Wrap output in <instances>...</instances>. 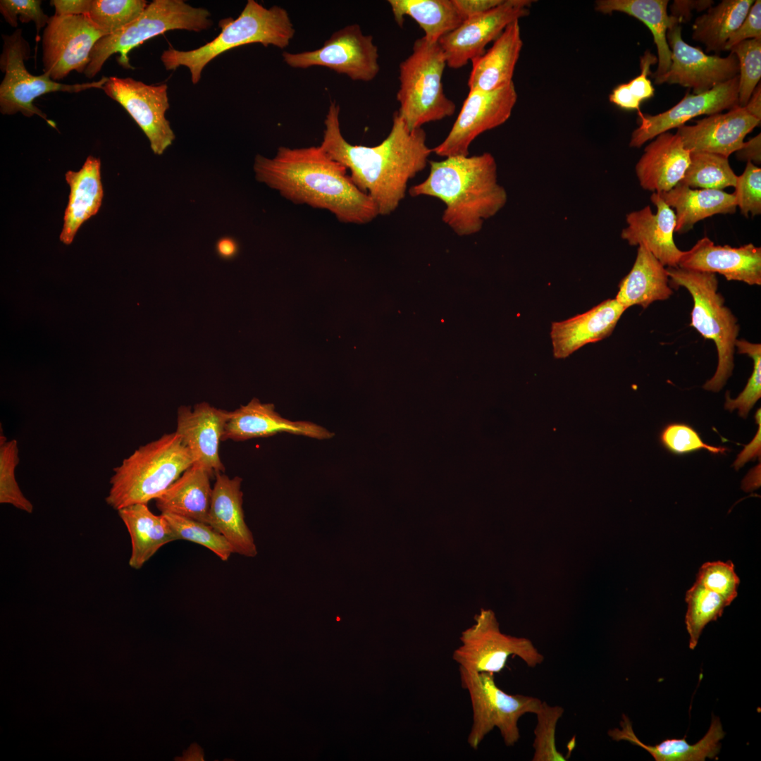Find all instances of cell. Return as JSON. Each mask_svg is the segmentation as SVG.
I'll return each mask as SVG.
<instances>
[{"label": "cell", "mask_w": 761, "mask_h": 761, "mask_svg": "<svg viewBox=\"0 0 761 761\" xmlns=\"http://www.w3.org/2000/svg\"><path fill=\"white\" fill-rule=\"evenodd\" d=\"M744 109L752 116L761 120V87L760 83L755 88Z\"/></svg>", "instance_id": "58"}, {"label": "cell", "mask_w": 761, "mask_h": 761, "mask_svg": "<svg viewBox=\"0 0 761 761\" xmlns=\"http://www.w3.org/2000/svg\"><path fill=\"white\" fill-rule=\"evenodd\" d=\"M65 178L70 187V194L60 240L69 245L82 223L94 216L101 207L104 190L100 159L89 156L79 171H68Z\"/></svg>", "instance_id": "28"}, {"label": "cell", "mask_w": 761, "mask_h": 761, "mask_svg": "<svg viewBox=\"0 0 761 761\" xmlns=\"http://www.w3.org/2000/svg\"><path fill=\"white\" fill-rule=\"evenodd\" d=\"M685 600L688 605L685 623L689 634V648L693 650L705 626L720 617L729 605L720 595L697 582L686 591Z\"/></svg>", "instance_id": "38"}, {"label": "cell", "mask_w": 761, "mask_h": 761, "mask_svg": "<svg viewBox=\"0 0 761 761\" xmlns=\"http://www.w3.org/2000/svg\"><path fill=\"white\" fill-rule=\"evenodd\" d=\"M655 138L645 148L635 169L643 189L662 193L682 180L690 163L691 152L676 133L667 131Z\"/></svg>", "instance_id": "26"}, {"label": "cell", "mask_w": 761, "mask_h": 761, "mask_svg": "<svg viewBox=\"0 0 761 761\" xmlns=\"http://www.w3.org/2000/svg\"><path fill=\"white\" fill-rule=\"evenodd\" d=\"M209 512V524L223 535L234 552L253 557L257 555L254 536L247 526L242 508V479L230 478L223 472L215 476Z\"/></svg>", "instance_id": "24"}, {"label": "cell", "mask_w": 761, "mask_h": 761, "mask_svg": "<svg viewBox=\"0 0 761 761\" xmlns=\"http://www.w3.org/2000/svg\"><path fill=\"white\" fill-rule=\"evenodd\" d=\"M620 729L608 731L609 736L616 741H626L648 751L656 761H704L713 759L719 753L720 741L725 732L717 717L712 719L711 724L703 738L695 744H690L686 736L681 739H667L655 745L643 743L635 734L629 719L622 715Z\"/></svg>", "instance_id": "29"}, {"label": "cell", "mask_w": 761, "mask_h": 761, "mask_svg": "<svg viewBox=\"0 0 761 761\" xmlns=\"http://www.w3.org/2000/svg\"><path fill=\"white\" fill-rule=\"evenodd\" d=\"M695 582L718 594L730 605L737 597L740 579L731 561H716L700 567Z\"/></svg>", "instance_id": "46"}, {"label": "cell", "mask_w": 761, "mask_h": 761, "mask_svg": "<svg viewBox=\"0 0 761 761\" xmlns=\"http://www.w3.org/2000/svg\"><path fill=\"white\" fill-rule=\"evenodd\" d=\"M671 50V66L667 73L654 78L655 83L677 84L700 94L727 82L739 73V63L731 51L726 57L709 55L682 39L681 26L674 22L667 32Z\"/></svg>", "instance_id": "15"}, {"label": "cell", "mask_w": 761, "mask_h": 761, "mask_svg": "<svg viewBox=\"0 0 761 761\" xmlns=\"http://www.w3.org/2000/svg\"><path fill=\"white\" fill-rule=\"evenodd\" d=\"M339 104L332 101L324 120L322 149L343 165L354 184L369 194L378 214L389 215L404 198L407 185L428 163L432 153L424 130H410L394 113L388 135L372 147L352 144L343 137Z\"/></svg>", "instance_id": "1"}, {"label": "cell", "mask_w": 761, "mask_h": 761, "mask_svg": "<svg viewBox=\"0 0 761 761\" xmlns=\"http://www.w3.org/2000/svg\"><path fill=\"white\" fill-rule=\"evenodd\" d=\"M712 0H674L669 6V16L679 24L689 21L694 11L700 12L714 4Z\"/></svg>", "instance_id": "51"}, {"label": "cell", "mask_w": 761, "mask_h": 761, "mask_svg": "<svg viewBox=\"0 0 761 761\" xmlns=\"http://www.w3.org/2000/svg\"><path fill=\"white\" fill-rule=\"evenodd\" d=\"M130 536V567L139 569L163 545L178 538L166 517L154 514L147 504L140 503L118 511Z\"/></svg>", "instance_id": "32"}, {"label": "cell", "mask_w": 761, "mask_h": 761, "mask_svg": "<svg viewBox=\"0 0 761 761\" xmlns=\"http://www.w3.org/2000/svg\"><path fill=\"white\" fill-rule=\"evenodd\" d=\"M729 51L739 63L738 106L744 107L761 78V39H752L734 45Z\"/></svg>", "instance_id": "43"}, {"label": "cell", "mask_w": 761, "mask_h": 761, "mask_svg": "<svg viewBox=\"0 0 761 761\" xmlns=\"http://www.w3.org/2000/svg\"><path fill=\"white\" fill-rule=\"evenodd\" d=\"M102 89L120 104L148 138L153 152L161 155L173 144L175 134L166 112L168 86L147 85L132 78L109 77Z\"/></svg>", "instance_id": "16"}, {"label": "cell", "mask_w": 761, "mask_h": 761, "mask_svg": "<svg viewBox=\"0 0 761 761\" xmlns=\"http://www.w3.org/2000/svg\"><path fill=\"white\" fill-rule=\"evenodd\" d=\"M430 172L409 190L412 197L428 196L445 204L443 221L457 235L478 233L484 221L506 204L507 194L497 180V166L488 152L431 161Z\"/></svg>", "instance_id": "3"}, {"label": "cell", "mask_w": 761, "mask_h": 761, "mask_svg": "<svg viewBox=\"0 0 761 761\" xmlns=\"http://www.w3.org/2000/svg\"><path fill=\"white\" fill-rule=\"evenodd\" d=\"M678 266L698 271L718 273L727 280L761 285V248L752 243L739 247L715 245L707 237L683 252Z\"/></svg>", "instance_id": "21"}, {"label": "cell", "mask_w": 761, "mask_h": 761, "mask_svg": "<svg viewBox=\"0 0 761 761\" xmlns=\"http://www.w3.org/2000/svg\"><path fill=\"white\" fill-rule=\"evenodd\" d=\"M147 5L145 0H92L87 16L109 35L137 18Z\"/></svg>", "instance_id": "40"}, {"label": "cell", "mask_w": 761, "mask_h": 761, "mask_svg": "<svg viewBox=\"0 0 761 761\" xmlns=\"http://www.w3.org/2000/svg\"><path fill=\"white\" fill-rule=\"evenodd\" d=\"M533 1L504 0L499 6L465 20L438 41L447 66L457 69L485 53L510 23L528 16Z\"/></svg>", "instance_id": "17"}, {"label": "cell", "mask_w": 761, "mask_h": 761, "mask_svg": "<svg viewBox=\"0 0 761 761\" xmlns=\"http://www.w3.org/2000/svg\"><path fill=\"white\" fill-rule=\"evenodd\" d=\"M214 478L194 463L155 500L161 513H171L209 524Z\"/></svg>", "instance_id": "31"}, {"label": "cell", "mask_w": 761, "mask_h": 761, "mask_svg": "<svg viewBox=\"0 0 761 761\" xmlns=\"http://www.w3.org/2000/svg\"><path fill=\"white\" fill-rule=\"evenodd\" d=\"M516 100L514 82L490 91L469 90L448 135L432 152L445 158L469 155L478 136L509 119Z\"/></svg>", "instance_id": "14"}, {"label": "cell", "mask_w": 761, "mask_h": 761, "mask_svg": "<svg viewBox=\"0 0 761 761\" xmlns=\"http://www.w3.org/2000/svg\"><path fill=\"white\" fill-rule=\"evenodd\" d=\"M737 175L728 158L707 152H691L690 163L680 182L689 187L719 190L734 187Z\"/></svg>", "instance_id": "37"}, {"label": "cell", "mask_w": 761, "mask_h": 761, "mask_svg": "<svg viewBox=\"0 0 761 761\" xmlns=\"http://www.w3.org/2000/svg\"><path fill=\"white\" fill-rule=\"evenodd\" d=\"M734 193L736 206L745 217L761 213V169L747 161L743 173L737 176Z\"/></svg>", "instance_id": "47"}, {"label": "cell", "mask_w": 761, "mask_h": 761, "mask_svg": "<svg viewBox=\"0 0 761 761\" xmlns=\"http://www.w3.org/2000/svg\"><path fill=\"white\" fill-rule=\"evenodd\" d=\"M230 414V411L216 408L205 402L193 408L180 406L178 409L175 432L189 450L194 463L201 465L213 477L225 471L219 445Z\"/></svg>", "instance_id": "19"}, {"label": "cell", "mask_w": 761, "mask_h": 761, "mask_svg": "<svg viewBox=\"0 0 761 761\" xmlns=\"http://www.w3.org/2000/svg\"><path fill=\"white\" fill-rule=\"evenodd\" d=\"M760 123L739 106L724 113H715L697 120L693 125H681L676 134L690 152H707L726 158L736 152L745 136Z\"/></svg>", "instance_id": "20"}, {"label": "cell", "mask_w": 761, "mask_h": 761, "mask_svg": "<svg viewBox=\"0 0 761 761\" xmlns=\"http://www.w3.org/2000/svg\"><path fill=\"white\" fill-rule=\"evenodd\" d=\"M609 100L621 109L628 111L636 110L638 112L641 111V103L629 93L626 83L620 84L613 89L609 96Z\"/></svg>", "instance_id": "55"}, {"label": "cell", "mask_w": 761, "mask_h": 761, "mask_svg": "<svg viewBox=\"0 0 761 761\" xmlns=\"http://www.w3.org/2000/svg\"><path fill=\"white\" fill-rule=\"evenodd\" d=\"M162 514L175 532L178 540H186L201 545L227 561L235 553L230 543L219 532L206 523L171 513Z\"/></svg>", "instance_id": "39"}, {"label": "cell", "mask_w": 761, "mask_h": 761, "mask_svg": "<svg viewBox=\"0 0 761 761\" xmlns=\"http://www.w3.org/2000/svg\"><path fill=\"white\" fill-rule=\"evenodd\" d=\"M459 670L461 686L469 694L472 709V724L467 738L469 746L478 749L495 727L506 746L514 745L520 738L519 719L527 713L536 714L542 701L533 696L505 693L497 686L494 674L462 667Z\"/></svg>", "instance_id": "9"}, {"label": "cell", "mask_w": 761, "mask_h": 761, "mask_svg": "<svg viewBox=\"0 0 761 761\" xmlns=\"http://www.w3.org/2000/svg\"><path fill=\"white\" fill-rule=\"evenodd\" d=\"M216 250L219 256L228 259L234 257L238 251L237 242L230 237H223L216 244Z\"/></svg>", "instance_id": "57"}, {"label": "cell", "mask_w": 761, "mask_h": 761, "mask_svg": "<svg viewBox=\"0 0 761 761\" xmlns=\"http://www.w3.org/2000/svg\"><path fill=\"white\" fill-rule=\"evenodd\" d=\"M474 619L475 624L462 633L461 645L452 654L459 667L495 674L504 669L512 655L517 656L531 668L543 662V655L531 640L501 632L491 610L482 609Z\"/></svg>", "instance_id": "11"}, {"label": "cell", "mask_w": 761, "mask_h": 761, "mask_svg": "<svg viewBox=\"0 0 761 761\" xmlns=\"http://www.w3.org/2000/svg\"><path fill=\"white\" fill-rule=\"evenodd\" d=\"M753 0H723L694 21L692 39L703 44L707 53L724 51L731 35L746 17Z\"/></svg>", "instance_id": "36"}, {"label": "cell", "mask_w": 761, "mask_h": 761, "mask_svg": "<svg viewBox=\"0 0 761 761\" xmlns=\"http://www.w3.org/2000/svg\"><path fill=\"white\" fill-rule=\"evenodd\" d=\"M40 0H1L0 11L6 23L16 27L18 19L21 23L33 21L35 24L37 43L39 40V32L45 27L49 17L41 8Z\"/></svg>", "instance_id": "48"}, {"label": "cell", "mask_w": 761, "mask_h": 761, "mask_svg": "<svg viewBox=\"0 0 761 761\" xmlns=\"http://www.w3.org/2000/svg\"><path fill=\"white\" fill-rule=\"evenodd\" d=\"M186 757L187 758V760H202L201 753L199 750H197V747L190 748L189 751L186 754Z\"/></svg>", "instance_id": "59"}, {"label": "cell", "mask_w": 761, "mask_h": 761, "mask_svg": "<svg viewBox=\"0 0 761 761\" xmlns=\"http://www.w3.org/2000/svg\"><path fill=\"white\" fill-rule=\"evenodd\" d=\"M668 4V0H598L595 3V10L599 13H626L643 23L650 30L657 50V68L651 74L653 78L667 73L671 66L667 32L676 21L667 13Z\"/></svg>", "instance_id": "34"}, {"label": "cell", "mask_w": 761, "mask_h": 761, "mask_svg": "<svg viewBox=\"0 0 761 761\" xmlns=\"http://www.w3.org/2000/svg\"><path fill=\"white\" fill-rule=\"evenodd\" d=\"M2 39L0 68L4 77L0 85V111L3 115L17 113L26 117L37 115L55 127L54 123L34 105L35 99L55 92L77 93L93 88L102 89L109 80V77L104 76L92 82L64 84L53 80L45 73L34 75L25 66V61L30 58L31 52L28 42L23 37L22 29L16 30L10 35H3Z\"/></svg>", "instance_id": "10"}, {"label": "cell", "mask_w": 761, "mask_h": 761, "mask_svg": "<svg viewBox=\"0 0 761 761\" xmlns=\"http://www.w3.org/2000/svg\"><path fill=\"white\" fill-rule=\"evenodd\" d=\"M446 66L438 43L423 37L414 42L411 54L400 63L397 112L409 130L454 114L455 104L446 96L442 82Z\"/></svg>", "instance_id": "6"}, {"label": "cell", "mask_w": 761, "mask_h": 761, "mask_svg": "<svg viewBox=\"0 0 761 761\" xmlns=\"http://www.w3.org/2000/svg\"><path fill=\"white\" fill-rule=\"evenodd\" d=\"M256 178L293 203L326 209L344 223L366 224L379 216L372 199L352 182L347 168L320 146L280 147L268 159L256 155Z\"/></svg>", "instance_id": "2"}, {"label": "cell", "mask_w": 761, "mask_h": 761, "mask_svg": "<svg viewBox=\"0 0 761 761\" xmlns=\"http://www.w3.org/2000/svg\"><path fill=\"white\" fill-rule=\"evenodd\" d=\"M280 433L302 435L317 440L332 438L335 433L317 423L291 421L280 416L271 403L253 398L246 405L231 411L222 440L243 441L266 438Z\"/></svg>", "instance_id": "22"}, {"label": "cell", "mask_w": 761, "mask_h": 761, "mask_svg": "<svg viewBox=\"0 0 761 761\" xmlns=\"http://www.w3.org/2000/svg\"><path fill=\"white\" fill-rule=\"evenodd\" d=\"M676 210L675 232H685L697 222L715 214H734L736 204L734 194L723 190H693L679 182L668 192L659 193Z\"/></svg>", "instance_id": "33"}, {"label": "cell", "mask_w": 761, "mask_h": 761, "mask_svg": "<svg viewBox=\"0 0 761 761\" xmlns=\"http://www.w3.org/2000/svg\"><path fill=\"white\" fill-rule=\"evenodd\" d=\"M656 63H657V56L649 50H646L640 58L641 74L626 83L629 93L641 104L643 101L654 96L655 89L648 77L652 74L651 66Z\"/></svg>", "instance_id": "49"}, {"label": "cell", "mask_w": 761, "mask_h": 761, "mask_svg": "<svg viewBox=\"0 0 761 761\" xmlns=\"http://www.w3.org/2000/svg\"><path fill=\"white\" fill-rule=\"evenodd\" d=\"M738 75L700 94L687 92L671 109L657 115L638 112L639 125L633 130L631 147H641L646 142L673 128L685 125L691 119L722 113L738 106Z\"/></svg>", "instance_id": "18"}, {"label": "cell", "mask_w": 761, "mask_h": 761, "mask_svg": "<svg viewBox=\"0 0 761 761\" xmlns=\"http://www.w3.org/2000/svg\"><path fill=\"white\" fill-rule=\"evenodd\" d=\"M194 464L180 435L164 434L140 446L113 469L106 503L119 509L135 504H147L161 495Z\"/></svg>", "instance_id": "5"}, {"label": "cell", "mask_w": 761, "mask_h": 761, "mask_svg": "<svg viewBox=\"0 0 761 761\" xmlns=\"http://www.w3.org/2000/svg\"><path fill=\"white\" fill-rule=\"evenodd\" d=\"M752 39H761L760 0L754 1L741 25L728 39L724 51H729L734 45Z\"/></svg>", "instance_id": "50"}, {"label": "cell", "mask_w": 761, "mask_h": 761, "mask_svg": "<svg viewBox=\"0 0 761 761\" xmlns=\"http://www.w3.org/2000/svg\"><path fill=\"white\" fill-rule=\"evenodd\" d=\"M666 269L671 283L686 288L693 297L690 326L716 345L717 368L703 388L718 392L725 385L734 369L735 343L739 332L737 319L725 307L724 297L717 292L718 280L715 273L679 266Z\"/></svg>", "instance_id": "7"}, {"label": "cell", "mask_w": 761, "mask_h": 761, "mask_svg": "<svg viewBox=\"0 0 761 761\" xmlns=\"http://www.w3.org/2000/svg\"><path fill=\"white\" fill-rule=\"evenodd\" d=\"M504 0H454V3L464 20L488 11L503 2Z\"/></svg>", "instance_id": "52"}, {"label": "cell", "mask_w": 761, "mask_h": 761, "mask_svg": "<svg viewBox=\"0 0 761 761\" xmlns=\"http://www.w3.org/2000/svg\"><path fill=\"white\" fill-rule=\"evenodd\" d=\"M662 446L674 454H686L707 450L713 454H724L728 450L724 447L712 446L705 443L700 434L690 425L685 423H670L660 433Z\"/></svg>", "instance_id": "45"}, {"label": "cell", "mask_w": 761, "mask_h": 761, "mask_svg": "<svg viewBox=\"0 0 761 761\" xmlns=\"http://www.w3.org/2000/svg\"><path fill=\"white\" fill-rule=\"evenodd\" d=\"M735 347L740 354L748 355L753 360V371L743 390L735 399L726 395L725 409L732 412L738 409L742 418H747L749 412L761 397V345L745 340H736Z\"/></svg>", "instance_id": "44"}, {"label": "cell", "mask_w": 761, "mask_h": 761, "mask_svg": "<svg viewBox=\"0 0 761 761\" xmlns=\"http://www.w3.org/2000/svg\"><path fill=\"white\" fill-rule=\"evenodd\" d=\"M378 50L371 35L362 32L358 24L334 32L323 46L299 53L285 51V63L294 68H328L355 81L370 82L378 74Z\"/></svg>", "instance_id": "12"}, {"label": "cell", "mask_w": 761, "mask_h": 761, "mask_svg": "<svg viewBox=\"0 0 761 761\" xmlns=\"http://www.w3.org/2000/svg\"><path fill=\"white\" fill-rule=\"evenodd\" d=\"M672 293L664 266L645 246L638 245L632 268L619 284L617 301L626 309L633 305L645 309Z\"/></svg>", "instance_id": "30"}, {"label": "cell", "mask_w": 761, "mask_h": 761, "mask_svg": "<svg viewBox=\"0 0 761 761\" xmlns=\"http://www.w3.org/2000/svg\"><path fill=\"white\" fill-rule=\"evenodd\" d=\"M522 46L519 22L515 20L507 26L490 49L471 61L469 90L490 91L512 82Z\"/></svg>", "instance_id": "27"}, {"label": "cell", "mask_w": 761, "mask_h": 761, "mask_svg": "<svg viewBox=\"0 0 761 761\" xmlns=\"http://www.w3.org/2000/svg\"><path fill=\"white\" fill-rule=\"evenodd\" d=\"M210 16L207 9L193 7L183 0H154L135 20L96 43L84 73L89 79L94 78L114 54H120L118 61L120 66L132 69L128 57L132 49L170 30L201 32L209 29L213 25Z\"/></svg>", "instance_id": "8"}, {"label": "cell", "mask_w": 761, "mask_h": 761, "mask_svg": "<svg viewBox=\"0 0 761 761\" xmlns=\"http://www.w3.org/2000/svg\"><path fill=\"white\" fill-rule=\"evenodd\" d=\"M755 418L757 423L759 426L758 430L753 440L749 444L745 446L744 449L738 454L737 458L734 461V466L736 470L741 468L746 462L752 459H755L757 457H760V409H759L756 412Z\"/></svg>", "instance_id": "53"}, {"label": "cell", "mask_w": 761, "mask_h": 761, "mask_svg": "<svg viewBox=\"0 0 761 761\" xmlns=\"http://www.w3.org/2000/svg\"><path fill=\"white\" fill-rule=\"evenodd\" d=\"M221 31L212 41L190 51L169 47L163 51L161 61L167 70L187 67L194 85L201 79L204 67L220 54L249 44L287 47L295 30L287 11L278 6L266 8L254 0H248L236 19L220 23Z\"/></svg>", "instance_id": "4"}, {"label": "cell", "mask_w": 761, "mask_h": 761, "mask_svg": "<svg viewBox=\"0 0 761 761\" xmlns=\"http://www.w3.org/2000/svg\"><path fill=\"white\" fill-rule=\"evenodd\" d=\"M19 463L16 440H7L0 435V502L8 504L27 513L33 505L23 495L16 478L15 471Z\"/></svg>", "instance_id": "41"}, {"label": "cell", "mask_w": 761, "mask_h": 761, "mask_svg": "<svg viewBox=\"0 0 761 761\" xmlns=\"http://www.w3.org/2000/svg\"><path fill=\"white\" fill-rule=\"evenodd\" d=\"M761 135L760 133L744 142L743 146L736 151V156L743 161L760 163L761 161Z\"/></svg>", "instance_id": "56"}, {"label": "cell", "mask_w": 761, "mask_h": 761, "mask_svg": "<svg viewBox=\"0 0 761 761\" xmlns=\"http://www.w3.org/2000/svg\"><path fill=\"white\" fill-rule=\"evenodd\" d=\"M92 0H52L51 5L58 16H87Z\"/></svg>", "instance_id": "54"}, {"label": "cell", "mask_w": 761, "mask_h": 761, "mask_svg": "<svg viewBox=\"0 0 761 761\" xmlns=\"http://www.w3.org/2000/svg\"><path fill=\"white\" fill-rule=\"evenodd\" d=\"M395 22L403 25L405 16L414 20L423 30V37L437 43L465 20L454 0H389Z\"/></svg>", "instance_id": "35"}, {"label": "cell", "mask_w": 761, "mask_h": 761, "mask_svg": "<svg viewBox=\"0 0 761 761\" xmlns=\"http://www.w3.org/2000/svg\"><path fill=\"white\" fill-rule=\"evenodd\" d=\"M626 309L616 299H608L585 313L551 324L553 355L569 357L581 347L610 335Z\"/></svg>", "instance_id": "25"}, {"label": "cell", "mask_w": 761, "mask_h": 761, "mask_svg": "<svg viewBox=\"0 0 761 761\" xmlns=\"http://www.w3.org/2000/svg\"><path fill=\"white\" fill-rule=\"evenodd\" d=\"M107 35L87 16L49 17L42 39L44 73L55 81L73 70L84 73L94 45Z\"/></svg>", "instance_id": "13"}, {"label": "cell", "mask_w": 761, "mask_h": 761, "mask_svg": "<svg viewBox=\"0 0 761 761\" xmlns=\"http://www.w3.org/2000/svg\"><path fill=\"white\" fill-rule=\"evenodd\" d=\"M650 199L657 208L653 214L646 206L626 215L627 226L621 237L631 246H645L663 266L677 267L683 251L674 240L676 215L659 193L653 192Z\"/></svg>", "instance_id": "23"}, {"label": "cell", "mask_w": 761, "mask_h": 761, "mask_svg": "<svg viewBox=\"0 0 761 761\" xmlns=\"http://www.w3.org/2000/svg\"><path fill=\"white\" fill-rule=\"evenodd\" d=\"M560 706H551L542 701L536 714L537 724L534 729V755L533 761H564L566 757L559 752L555 744V731L558 721L564 713Z\"/></svg>", "instance_id": "42"}]
</instances>
